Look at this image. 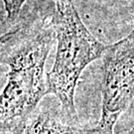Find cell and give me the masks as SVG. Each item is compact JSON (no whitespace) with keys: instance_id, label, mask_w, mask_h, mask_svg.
<instances>
[{"instance_id":"5b68a950","label":"cell","mask_w":134,"mask_h":134,"mask_svg":"<svg viewBox=\"0 0 134 134\" xmlns=\"http://www.w3.org/2000/svg\"><path fill=\"white\" fill-rule=\"evenodd\" d=\"M25 1L26 0H3L7 13V20L9 22H14L18 18L20 10Z\"/></svg>"},{"instance_id":"7a4b0ae2","label":"cell","mask_w":134,"mask_h":134,"mask_svg":"<svg viewBox=\"0 0 134 134\" xmlns=\"http://www.w3.org/2000/svg\"><path fill=\"white\" fill-rule=\"evenodd\" d=\"M51 3L58 46L54 67L47 74L48 93L57 96L68 120L79 124L75 106L77 82L86 66L103 56L107 46L83 25L74 0H51Z\"/></svg>"},{"instance_id":"6da1fadb","label":"cell","mask_w":134,"mask_h":134,"mask_svg":"<svg viewBox=\"0 0 134 134\" xmlns=\"http://www.w3.org/2000/svg\"><path fill=\"white\" fill-rule=\"evenodd\" d=\"M56 40L51 15H37L1 37V63L8 68L1 94V132L21 123L48 94L45 64Z\"/></svg>"},{"instance_id":"8992f818","label":"cell","mask_w":134,"mask_h":134,"mask_svg":"<svg viewBox=\"0 0 134 134\" xmlns=\"http://www.w3.org/2000/svg\"><path fill=\"white\" fill-rule=\"evenodd\" d=\"M127 134H134V126H133V128H132V129L130 130V131H129V132H128Z\"/></svg>"},{"instance_id":"3957f363","label":"cell","mask_w":134,"mask_h":134,"mask_svg":"<svg viewBox=\"0 0 134 134\" xmlns=\"http://www.w3.org/2000/svg\"><path fill=\"white\" fill-rule=\"evenodd\" d=\"M102 66V108L96 134H113L119 116L134 98V27L125 39L107 46Z\"/></svg>"},{"instance_id":"277c9868","label":"cell","mask_w":134,"mask_h":134,"mask_svg":"<svg viewBox=\"0 0 134 134\" xmlns=\"http://www.w3.org/2000/svg\"><path fill=\"white\" fill-rule=\"evenodd\" d=\"M1 134H96V130L70 122L64 112L59 115L41 106L17 126Z\"/></svg>"}]
</instances>
